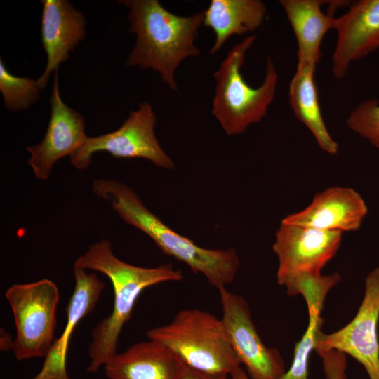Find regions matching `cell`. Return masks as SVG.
Here are the masks:
<instances>
[{
	"instance_id": "cell-2",
	"label": "cell",
	"mask_w": 379,
	"mask_h": 379,
	"mask_svg": "<svg viewBox=\"0 0 379 379\" xmlns=\"http://www.w3.org/2000/svg\"><path fill=\"white\" fill-rule=\"evenodd\" d=\"M120 2L129 10V31L136 36L135 46L124 65L151 69L159 74L170 89L177 91L175 72L178 67L185 58L200 55L194 41L203 24L204 13L178 15L157 0Z\"/></svg>"
},
{
	"instance_id": "cell-13",
	"label": "cell",
	"mask_w": 379,
	"mask_h": 379,
	"mask_svg": "<svg viewBox=\"0 0 379 379\" xmlns=\"http://www.w3.org/2000/svg\"><path fill=\"white\" fill-rule=\"evenodd\" d=\"M368 211L359 192L335 186L317 194L307 207L286 215L281 222L343 233L358 230Z\"/></svg>"
},
{
	"instance_id": "cell-16",
	"label": "cell",
	"mask_w": 379,
	"mask_h": 379,
	"mask_svg": "<svg viewBox=\"0 0 379 379\" xmlns=\"http://www.w3.org/2000/svg\"><path fill=\"white\" fill-rule=\"evenodd\" d=\"M103 367L109 379H181L184 364L168 349L149 340L117 353Z\"/></svg>"
},
{
	"instance_id": "cell-24",
	"label": "cell",
	"mask_w": 379,
	"mask_h": 379,
	"mask_svg": "<svg viewBox=\"0 0 379 379\" xmlns=\"http://www.w3.org/2000/svg\"><path fill=\"white\" fill-rule=\"evenodd\" d=\"M181 379H230L229 376H215L196 371L184 364Z\"/></svg>"
},
{
	"instance_id": "cell-6",
	"label": "cell",
	"mask_w": 379,
	"mask_h": 379,
	"mask_svg": "<svg viewBox=\"0 0 379 379\" xmlns=\"http://www.w3.org/2000/svg\"><path fill=\"white\" fill-rule=\"evenodd\" d=\"M5 298L16 328L12 350L16 359L45 358L55 340L60 300L56 284L48 279L15 284L6 290Z\"/></svg>"
},
{
	"instance_id": "cell-3",
	"label": "cell",
	"mask_w": 379,
	"mask_h": 379,
	"mask_svg": "<svg viewBox=\"0 0 379 379\" xmlns=\"http://www.w3.org/2000/svg\"><path fill=\"white\" fill-rule=\"evenodd\" d=\"M93 191L108 202L126 223L149 237L164 253L184 262L194 273L204 275L218 291L234 279L240 267L235 249H208L198 246L162 222L133 189L122 182L98 179L93 183Z\"/></svg>"
},
{
	"instance_id": "cell-12",
	"label": "cell",
	"mask_w": 379,
	"mask_h": 379,
	"mask_svg": "<svg viewBox=\"0 0 379 379\" xmlns=\"http://www.w3.org/2000/svg\"><path fill=\"white\" fill-rule=\"evenodd\" d=\"M337 33L332 55L331 72L343 79L352 62L379 48V0H359L336 18Z\"/></svg>"
},
{
	"instance_id": "cell-8",
	"label": "cell",
	"mask_w": 379,
	"mask_h": 379,
	"mask_svg": "<svg viewBox=\"0 0 379 379\" xmlns=\"http://www.w3.org/2000/svg\"><path fill=\"white\" fill-rule=\"evenodd\" d=\"M156 114L148 102L138 105L116 131L96 137L87 136L84 145L69 157L78 170L88 168L92 156L97 152H107L117 158H143L166 169L175 167L164 152L155 136Z\"/></svg>"
},
{
	"instance_id": "cell-9",
	"label": "cell",
	"mask_w": 379,
	"mask_h": 379,
	"mask_svg": "<svg viewBox=\"0 0 379 379\" xmlns=\"http://www.w3.org/2000/svg\"><path fill=\"white\" fill-rule=\"evenodd\" d=\"M364 294L354 317L345 326L331 333L321 331L314 350L317 354L336 350L357 360L369 379H379V267L365 279Z\"/></svg>"
},
{
	"instance_id": "cell-4",
	"label": "cell",
	"mask_w": 379,
	"mask_h": 379,
	"mask_svg": "<svg viewBox=\"0 0 379 379\" xmlns=\"http://www.w3.org/2000/svg\"><path fill=\"white\" fill-rule=\"evenodd\" d=\"M146 335L186 366L204 374L230 377L241 366L221 319L206 311L182 310L170 323L149 329Z\"/></svg>"
},
{
	"instance_id": "cell-5",
	"label": "cell",
	"mask_w": 379,
	"mask_h": 379,
	"mask_svg": "<svg viewBox=\"0 0 379 379\" xmlns=\"http://www.w3.org/2000/svg\"><path fill=\"white\" fill-rule=\"evenodd\" d=\"M255 38L250 36L234 44L213 74L216 85L212 114L228 135L241 134L250 125L260 122L276 95L278 75L269 56L265 79L259 87L251 86L241 74L246 53Z\"/></svg>"
},
{
	"instance_id": "cell-17",
	"label": "cell",
	"mask_w": 379,
	"mask_h": 379,
	"mask_svg": "<svg viewBox=\"0 0 379 379\" xmlns=\"http://www.w3.org/2000/svg\"><path fill=\"white\" fill-rule=\"evenodd\" d=\"M279 3L296 39L297 64L317 65L321 56L323 39L335 29L336 18L322 11L325 1L280 0Z\"/></svg>"
},
{
	"instance_id": "cell-10",
	"label": "cell",
	"mask_w": 379,
	"mask_h": 379,
	"mask_svg": "<svg viewBox=\"0 0 379 379\" xmlns=\"http://www.w3.org/2000/svg\"><path fill=\"white\" fill-rule=\"evenodd\" d=\"M223 323L230 345L251 379H278L286 372L279 352L267 347L251 318L248 305L226 288L219 290Z\"/></svg>"
},
{
	"instance_id": "cell-1",
	"label": "cell",
	"mask_w": 379,
	"mask_h": 379,
	"mask_svg": "<svg viewBox=\"0 0 379 379\" xmlns=\"http://www.w3.org/2000/svg\"><path fill=\"white\" fill-rule=\"evenodd\" d=\"M74 267L99 272L107 276L114 290L111 314L102 319L91 331L88 354L91 359L87 371L95 373L117 353L119 335L130 319L140 293L156 284L179 281L181 270L170 264L144 267L125 262L112 251L109 241L102 239L89 245L87 251L77 258Z\"/></svg>"
},
{
	"instance_id": "cell-18",
	"label": "cell",
	"mask_w": 379,
	"mask_h": 379,
	"mask_svg": "<svg viewBox=\"0 0 379 379\" xmlns=\"http://www.w3.org/2000/svg\"><path fill=\"white\" fill-rule=\"evenodd\" d=\"M203 13L202 25L215 34L209 51L215 55L232 36L258 29L265 20L267 8L260 0H211Z\"/></svg>"
},
{
	"instance_id": "cell-26",
	"label": "cell",
	"mask_w": 379,
	"mask_h": 379,
	"mask_svg": "<svg viewBox=\"0 0 379 379\" xmlns=\"http://www.w3.org/2000/svg\"><path fill=\"white\" fill-rule=\"evenodd\" d=\"M230 379H251L246 372L240 366L230 376Z\"/></svg>"
},
{
	"instance_id": "cell-23",
	"label": "cell",
	"mask_w": 379,
	"mask_h": 379,
	"mask_svg": "<svg viewBox=\"0 0 379 379\" xmlns=\"http://www.w3.org/2000/svg\"><path fill=\"white\" fill-rule=\"evenodd\" d=\"M323 363L326 379H347V366L346 354L336 350H330L318 354Z\"/></svg>"
},
{
	"instance_id": "cell-19",
	"label": "cell",
	"mask_w": 379,
	"mask_h": 379,
	"mask_svg": "<svg viewBox=\"0 0 379 379\" xmlns=\"http://www.w3.org/2000/svg\"><path fill=\"white\" fill-rule=\"evenodd\" d=\"M316 65L297 64L288 88L290 106L295 117L311 132L321 150L338 152V144L331 136L322 117L314 81Z\"/></svg>"
},
{
	"instance_id": "cell-14",
	"label": "cell",
	"mask_w": 379,
	"mask_h": 379,
	"mask_svg": "<svg viewBox=\"0 0 379 379\" xmlns=\"http://www.w3.org/2000/svg\"><path fill=\"white\" fill-rule=\"evenodd\" d=\"M41 38L47 62L37 83L44 89L53 72L85 37L86 20L67 0H42Z\"/></svg>"
},
{
	"instance_id": "cell-21",
	"label": "cell",
	"mask_w": 379,
	"mask_h": 379,
	"mask_svg": "<svg viewBox=\"0 0 379 379\" xmlns=\"http://www.w3.org/2000/svg\"><path fill=\"white\" fill-rule=\"evenodd\" d=\"M42 89L37 81L11 73L1 58L0 91L5 108L11 112H22L38 101Z\"/></svg>"
},
{
	"instance_id": "cell-11",
	"label": "cell",
	"mask_w": 379,
	"mask_h": 379,
	"mask_svg": "<svg viewBox=\"0 0 379 379\" xmlns=\"http://www.w3.org/2000/svg\"><path fill=\"white\" fill-rule=\"evenodd\" d=\"M49 102L51 115L45 135L37 145L27 147L30 154L27 163L36 178L42 180L49 178L58 161L72 156L87 138L84 117L61 98L58 71L54 72Z\"/></svg>"
},
{
	"instance_id": "cell-15",
	"label": "cell",
	"mask_w": 379,
	"mask_h": 379,
	"mask_svg": "<svg viewBox=\"0 0 379 379\" xmlns=\"http://www.w3.org/2000/svg\"><path fill=\"white\" fill-rule=\"evenodd\" d=\"M74 276L75 284L66 307L65 327L54 340L41 371L33 379H70L66 359L71 335L78 323L93 310L105 288L97 274L88 273L85 269L74 267Z\"/></svg>"
},
{
	"instance_id": "cell-7",
	"label": "cell",
	"mask_w": 379,
	"mask_h": 379,
	"mask_svg": "<svg viewBox=\"0 0 379 379\" xmlns=\"http://www.w3.org/2000/svg\"><path fill=\"white\" fill-rule=\"evenodd\" d=\"M342 237L341 232L281 222L272 246L279 261L277 284L288 295L300 279L321 274L322 268L337 253Z\"/></svg>"
},
{
	"instance_id": "cell-20",
	"label": "cell",
	"mask_w": 379,
	"mask_h": 379,
	"mask_svg": "<svg viewBox=\"0 0 379 379\" xmlns=\"http://www.w3.org/2000/svg\"><path fill=\"white\" fill-rule=\"evenodd\" d=\"M329 289L325 287L309 291L304 297L307 306L309 321L301 339L294 348L291 366L278 379H309V361L315 349L316 340L323 324L321 311Z\"/></svg>"
},
{
	"instance_id": "cell-25",
	"label": "cell",
	"mask_w": 379,
	"mask_h": 379,
	"mask_svg": "<svg viewBox=\"0 0 379 379\" xmlns=\"http://www.w3.org/2000/svg\"><path fill=\"white\" fill-rule=\"evenodd\" d=\"M14 340L11 335L4 329L1 330L0 349L2 351L12 350L13 347Z\"/></svg>"
},
{
	"instance_id": "cell-22",
	"label": "cell",
	"mask_w": 379,
	"mask_h": 379,
	"mask_svg": "<svg viewBox=\"0 0 379 379\" xmlns=\"http://www.w3.org/2000/svg\"><path fill=\"white\" fill-rule=\"evenodd\" d=\"M346 124L353 132L379 149V102L369 99L359 104L349 114Z\"/></svg>"
}]
</instances>
